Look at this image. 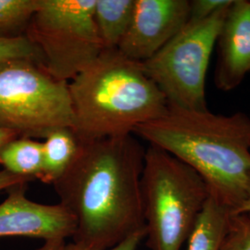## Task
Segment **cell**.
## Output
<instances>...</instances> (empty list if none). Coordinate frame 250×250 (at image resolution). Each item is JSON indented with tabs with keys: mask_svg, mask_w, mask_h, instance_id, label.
Instances as JSON below:
<instances>
[{
	"mask_svg": "<svg viewBox=\"0 0 250 250\" xmlns=\"http://www.w3.org/2000/svg\"><path fill=\"white\" fill-rule=\"evenodd\" d=\"M79 142L54 188L76 221L72 245L79 250H108L146 229L141 191L146 149L133 134Z\"/></svg>",
	"mask_w": 250,
	"mask_h": 250,
	"instance_id": "1",
	"label": "cell"
},
{
	"mask_svg": "<svg viewBox=\"0 0 250 250\" xmlns=\"http://www.w3.org/2000/svg\"><path fill=\"white\" fill-rule=\"evenodd\" d=\"M133 134L196 170L231 214L243 203L250 176V115L169 107Z\"/></svg>",
	"mask_w": 250,
	"mask_h": 250,
	"instance_id": "2",
	"label": "cell"
},
{
	"mask_svg": "<svg viewBox=\"0 0 250 250\" xmlns=\"http://www.w3.org/2000/svg\"><path fill=\"white\" fill-rule=\"evenodd\" d=\"M72 130L79 141L133 134L135 127L163 116L169 105L142 64L117 49L99 58L68 83Z\"/></svg>",
	"mask_w": 250,
	"mask_h": 250,
	"instance_id": "3",
	"label": "cell"
},
{
	"mask_svg": "<svg viewBox=\"0 0 250 250\" xmlns=\"http://www.w3.org/2000/svg\"><path fill=\"white\" fill-rule=\"evenodd\" d=\"M141 191L147 248L182 250L210 195L204 179L170 153L149 145Z\"/></svg>",
	"mask_w": 250,
	"mask_h": 250,
	"instance_id": "4",
	"label": "cell"
},
{
	"mask_svg": "<svg viewBox=\"0 0 250 250\" xmlns=\"http://www.w3.org/2000/svg\"><path fill=\"white\" fill-rule=\"evenodd\" d=\"M68 83L57 80L30 59L0 63V129L30 138L72 128Z\"/></svg>",
	"mask_w": 250,
	"mask_h": 250,
	"instance_id": "5",
	"label": "cell"
},
{
	"mask_svg": "<svg viewBox=\"0 0 250 250\" xmlns=\"http://www.w3.org/2000/svg\"><path fill=\"white\" fill-rule=\"evenodd\" d=\"M96 0H40L25 36L41 65L57 80L69 83L105 49L94 20Z\"/></svg>",
	"mask_w": 250,
	"mask_h": 250,
	"instance_id": "6",
	"label": "cell"
},
{
	"mask_svg": "<svg viewBox=\"0 0 250 250\" xmlns=\"http://www.w3.org/2000/svg\"><path fill=\"white\" fill-rule=\"evenodd\" d=\"M230 6L209 18L189 19L167 45L141 63L145 72L165 96L169 107L208 109L207 72Z\"/></svg>",
	"mask_w": 250,
	"mask_h": 250,
	"instance_id": "7",
	"label": "cell"
},
{
	"mask_svg": "<svg viewBox=\"0 0 250 250\" xmlns=\"http://www.w3.org/2000/svg\"><path fill=\"white\" fill-rule=\"evenodd\" d=\"M189 0H134L131 24L117 50L127 59H151L188 23Z\"/></svg>",
	"mask_w": 250,
	"mask_h": 250,
	"instance_id": "8",
	"label": "cell"
},
{
	"mask_svg": "<svg viewBox=\"0 0 250 250\" xmlns=\"http://www.w3.org/2000/svg\"><path fill=\"white\" fill-rule=\"evenodd\" d=\"M8 197L0 203V237L24 236L45 242L65 241L73 237L76 221L62 205H46L30 200L27 184L7 190Z\"/></svg>",
	"mask_w": 250,
	"mask_h": 250,
	"instance_id": "9",
	"label": "cell"
},
{
	"mask_svg": "<svg viewBox=\"0 0 250 250\" xmlns=\"http://www.w3.org/2000/svg\"><path fill=\"white\" fill-rule=\"evenodd\" d=\"M216 45L215 84L220 90L231 91L250 72V1L233 0Z\"/></svg>",
	"mask_w": 250,
	"mask_h": 250,
	"instance_id": "10",
	"label": "cell"
},
{
	"mask_svg": "<svg viewBox=\"0 0 250 250\" xmlns=\"http://www.w3.org/2000/svg\"><path fill=\"white\" fill-rule=\"evenodd\" d=\"M134 0H96L94 20L105 49H117L131 24Z\"/></svg>",
	"mask_w": 250,
	"mask_h": 250,
	"instance_id": "11",
	"label": "cell"
},
{
	"mask_svg": "<svg viewBox=\"0 0 250 250\" xmlns=\"http://www.w3.org/2000/svg\"><path fill=\"white\" fill-rule=\"evenodd\" d=\"M230 216L231 210L210 194L188 240L187 250H219Z\"/></svg>",
	"mask_w": 250,
	"mask_h": 250,
	"instance_id": "12",
	"label": "cell"
},
{
	"mask_svg": "<svg viewBox=\"0 0 250 250\" xmlns=\"http://www.w3.org/2000/svg\"><path fill=\"white\" fill-rule=\"evenodd\" d=\"M0 165L12 174L41 180L44 170L43 143L18 136L0 148Z\"/></svg>",
	"mask_w": 250,
	"mask_h": 250,
	"instance_id": "13",
	"label": "cell"
},
{
	"mask_svg": "<svg viewBox=\"0 0 250 250\" xmlns=\"http://www.w3.org/2000/svg\"><path fill=\"white\" fill-rule=\"evenodd\" d=\"M79 144L72 128L56 129L47 134L43 143L44 170L40 181L53 185L72 163Z\"/></svg>",
	"mask_w": 250,
	"mask_h": 250,
	"instance_id": "14",
	"label": "cell"
},
{
	"mask_svg": "<svg viewBox=\"0 0 250 250\" xmlns=\"http://www.w3.org/2000/svg\"><path fill=\"white\" fill-rule=\"evenodd\" d=\"M40 0H0V37L25 36Z\"/></svg>",
	"mask_w": 250,
	"mask_h": 250,
	"instance_id": "15",
	"label": "cell"
},
{
	"mask_svg": "<svg viewBox=\"0 0 250 250\" xmlns=\"http://www.w3.org/2000/svg\"><path fill=\"white\" fill-rule=\"evenodd\" d=\"M219 250H250V224L247 214H231Z\"/></svg>",
	"mask_w": 250,
	"mask_h": 250,
	"instance_id": "16",
	"label": "cell"
},
{
	"mask_svg": "<svg viewBox=\"0 0 250 250\" xmlns=\"http://www.w3.org/2000/svg\"><path fill=\"white\" fill-rule=\"evenodd\" d=\"M16 59H30L41 63L40 54L26 36L0 37V63Z\"/></svg>",
	"mask_w": 250,
	"mask_h": 250,
	"instance_id": "17",
	"label": "cell"
},
{
	"mask_svg": "<svg viewBox=\"0 0 250 250\" xmlns=\"http://www.w3.org/2000/svg\"><path fill=\"white\" fill-rule=\"evenodd\" d=\"M233 0H192L190 1V20H204L227 8Z\"/></svg>",
	"mask_w": 250,
	"mask_h": 250,
	"instance_id": "18",
	"label": "cell"
},
{
	"mask_svg": "<svg viewBox=\"0 0 250 250\" xmlns=\"http://www.w3.org/2000/svg\"><path fill=\"white\" fill-rule=\"evenodd\" d=\"M146 236V230L145 229L143 231L134 232L133 234H131L130 236H128L127 238H125V240H123L116 246H114L113 248L106 250H137L138 246L140 245V243ZM65 250H77L72 245V243H71V244H67Z\"/></svg>",
	"mask_w": 250,
	"mask_h": 250,
	"instance_id": "19",
	"label": "cell"
},
{
	"mask_svg": "<svg viewBox=\"0 0 250 250\" xmlns=\"http://www.w3.org/2000/svg\"><path fill=\"white\" fill-rule=\"evenodd\" d=\"M35 179L31 177H24L12 174L5 170H0V192L3 190H8L9 188L18 184H28Z\"/></svg>",
	"mask_w": 250,
	"mask_h": 250,
	"instance_id": "20",
	"label": "cell"
},
{
	"mask_svg": "<svg viewBox=\"0 0 250 250\" xmlns=\"http://www.w3.org/2000/svg\"><path fill=\"white\" fill-rule=\"evenodd\" d=\"M244 213H250V176L245 199L240 207L232 214H244Z\"/></svg>",
	"mask_w": 250,
	"mask_h": 250,
	"instance_id": "21",
	"label": "cell"
},
{
	"mask_svg": "<svg viewBox=\"0 0 250 250\" xmlns=\"http://www.w3.org/2000/svg\"><path fill=\"white\" fill-rule=\"evenodd\" d=\"M67 244L65 241H48L36 250H65Z\"/></svg>",
	"mask_w": 250,
	"mask_h": 250,
	"instance_id": "22",
	"label": "cell"
},
{
	"mask_svg": "<svg viewBox=\"0 0 250 250\" xmlns=\"http://www.w3.org/2000/svg\"><path fill=\"white\" fill-rule=\"evenodd\" d=\"M20 136L18 134L11 132V131H8L5 129H0V148L6 145V144L13 140L14 138Z\"/></svg>",
	"mask_w": 250,
	"mask_h": 250,
	"instance_id": "23",
	"label": "cell"
},
{
	"mask_svg": "<svg viewBox=\"0 0 250 250\" xmlns=\"http://www.w3.org/2000/svg\"><path fill=\"white\" fill-rule=\"evenodd\" d=\"M244 214H247V216H248V218H249V221H250V213H244Z\"/></svg>",
	"mask_w": 250,
	"mask_h": 250,
	"instance_id": "24",
	"label": "cell"
},
{
	"mask_svg": "<svg viewBox=\"0 0 250 250\" xmlns=\"http://www.w3.org/2000/svg\"></svg>",
	"mask_w": 250,
	"mask_h": 250,
	"instance_id": "25",
	"label": "cell"
}]
</instances>
